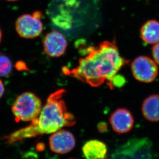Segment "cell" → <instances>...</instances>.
I'll return each mask as SVG.
<instances>
[{
    "label": "cell",
    "instance_id": "1",
    "mask_svg": "<svg viewBox=\"0 0 159 159\" xmlns=\"http://www.w3.org/2000/svg\"><path fill=\"white\" fill-rule=\"evenodd\" d=\"M128 63L120 55L114 43L104 41L96 47H89L85 56L80 58L76 67L70 69L64 67L63 72L93 87L106 82L112 88L115 86L118 71Z\"/></svg>",
    "mask_w": 159,
    "mask_h": 159
},
{
    "label": "cell",
    "instance_id": "2",
    "mask_svg": "<svg viewBox=\"0 0 159 159\" xmlns=\"http://www.w3.org/2000/svg\"><path fill=\"white\" fill-rule=\"evenodd\" d=\"M65 92L64 89H60L51 93L38 117L29 125L4 137L6 143L13 144L40 135L55 133L63 127L75 125V118L68 111L62 99Z\"/></svg>",
    "mask_w": 159,
    "mask_h": 159
},
{
    "label": "cell",
    "instance_id": "3",
    "mask_svg": "<svg viewBox=\"0 0 159 159\" xmlns=\"http://www.w3.org/2000/svg\"><path fill=\"white\" fill-rule=\"evenodd\" d=\"M152 148L148 138L131 139L117 148L111 159H153Z\"/></svg>",
    "mask_w": 159,
    "mask_h": 159
},
{
    "label": "cell",
    "instance_id": "4",
    "mask_svg": "<svg viewBox=\"0 0 159 159\" xmlns=\"http://www.w3.org/2000/svg\"><path fill=\"white\" fill-rule=\"evenodd\" d=\"M41 101L32 92H25L17 97L11 107V112L17 121H32L41 112Z\"/></svg>",
    "mask_w": 159,
    "mask_h": 159
},
{
    "label": "cell",
    "instance_id": "5",
    "mask_svg": "<svg viewBox=\"0 0 159 159\" xmlns=\"http://www.w3.org/2000/svg\"><path fill=\"white\" fill-rule=\"evenodd\" d=\"M42 14L37 11L33 14H24L17 19L15 29L20 37L26 39H35L43 31Z\"/></svg>",
    "mask_w": 159,
    "mask_h": 159
},
{
    "label": "cell",
    "instance_id": "6",
    "mask_svg": "<svg viewBox=\"0 0 159 159\" xmlns=\"http://www.w3.org/2000/svg\"><path fill=\"white\" fill-rule=\"evenodd\" d=\"M131 70L135 78L142 82H152L158 75V67L155 61L145 56H140L134 60Z\"/></svg>",
    "mask_w": 159,
    "mask_h": 159
},
{
    "label": "cell",
    "instance_id": "7",
    "mask_svg": "<svg viewBox=\"0 0 159 159\" xmlns=\"http://www.w3.org/2000/svg\"><path fill=\"white\" fill-rule=\"evenodd\" d=\"M67 40L58 31L48 33L43 40L44 51L49 57H57L64 53L67 47Z\"/></svg>",
    "mask_w": 159,
    "mask_h": 159
},
{
    "label": "cell",
    "instance_id": "8",
    "mask_svg": "<svg viewBox=\"0 0 159 159\" xmlns=\"http://www.w3.org/2000/svg\"><path fill=\"white\" fill-rule=\"evenodd\" d=\"M75 145V140L74 135L66 130H58L49 138L51 150L55 153H68L74 148Z\"/></svg>",
    "mask_w": 159,
    "mask_h": 159
},
{
    "label": "cell",
    "instance_id": "9",
    "mask_svg": "<svg viewBox=\"0 0 159 159\" xmlns=\"http://www.w3.org/2000/svg\"><path fill=\"white\" fill-rule=\"evenodd\" d=\"M110 121L114 131L124 134L130 131L133 127L134 119L129 111L118 109L111 115Z\"/></svg>",
    "mask_w": 159,
    "mask_h": 159
},
{
    "label": "cell",
    "instance_id": "10",
    "mask_svg": "<svg viewBox=\"0 0 159 159\" xmlns=\"http://www.w3.org/2000/svg\"><path fill=\"white\" fill-rule=\"evenodd\" d=\"M82 151L86 159H104L107 153V148L101 141L90 140L84 144Z\"/></svg>",
    "mask_w": 159,
    "mask_h": 159
},
{
    "label": "cell",
    "instance_id": "11",
    "mask_svg": "<svg viewBox=\"0 0 159 159\" xmlns=\"http://www.w3.org/2000/svg\"><path fill=\"white\" fill-rule=\"evenodd\" d=\"M142 114L151 122L159 121V95H152L146 98L143 103Z\"/></svg>",
    "mask_w": 159,
    "mask_h": 159
},
{
    "label": "cell",
    "instance_id": "12",
    "mask_svg": "<svg viewBox=\"0 0 159 159\" xmlns=\"http://www.w3.org/2000/svg\"><path fill=\"white\" fill-rule=\"evenodd\" d=\"M141 35L143 40L148 44H156L159 42V22L156 20L146 22L141 28Z\"/></svg>",
    "mask_w": 159,
    "mask_h": 159
},
{
    "label": "cell",
    "instance_id": "13",
    "mask_svg": "<svg viewBox=\"0 0 159 159\" xmlns=\"http://www.w3.org/2000/svg\"><path fill=\"white\" fill-rule=\"evenodd\" d=\"M12 65L10 58L0 53V77H8L12 72Z\"/></svg>",
    "mask_w": 159,
    "mask_h": 159
},
{
    "label": "cell",
    "instance_id": "14",
    "mask_svg": "<svg viewBox=\"0 0 159 159\" xmlns=\"http://www.w3.org/2000/svg\"><path fill=\"white\" fill-rule=\"evenodd\" d=\"M152 55L155 62L159 65V42L156 43L152 48Z\"/></svg>",
    "mask_w": 159,
    "mask_h": 159
},
{
    "label": "cell",
    "instance_id": "15",
    "mask_svg": "<svg viewBox=\"0 0 159 159\" xmlns=\"http://www.w3.org/2000/svg\"><path fill=\"white\" fill-rule=\"evenodd\" d=\"M5 92V86L1 80H0V99L2 97Z\"/></svg>",
    "mask_w": 159,
    "mask_h": 159
},
{
    "label": "cell",
    "instance_id": "16",
    "mask_svg": "<svg viewBox=\"0 0 159 159\" xmlns=\"http://www.w3.org/2000/svg\"><path fill=\"white\" fill-rule=\"evenodd\" d=\"M2 38V30L0 29V43L1 42Z\"/></svg>",
    "mask_w": 159,
    "mask_h": 159
},
{
    "label": "cell",
    "instance_id": "17",
    "mask_svg": "<svg viewBox=\"0 0 159 159\" xmlns=\"http://www.w3.org/2000/svg\"><path fill=\"white\" fill-rule=\"evenodd\" d=\"M6 1H8L14 2L16 1H18V0H6Z\"/></svg>",
    "mask_w": 159,
    "mask_h": 159
}]
</instances>
